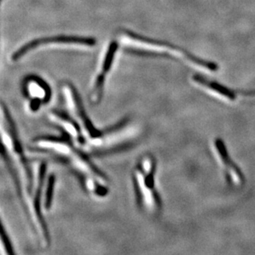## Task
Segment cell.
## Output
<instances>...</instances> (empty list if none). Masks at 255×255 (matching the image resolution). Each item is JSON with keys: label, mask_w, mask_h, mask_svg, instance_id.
Returning <instances> with one entry per match:
<instances>
[{"label": "cell", "mask_w": 255, "mask_h": 255, "mask_svg": "<svg viewBox=\"0 0 255 255\" xmlns=\"http://www.w3.org/2000/svg\"><path fill=\"white\" fill-rule=\"evenodd\" d=\"M23 91L28 99L29 109L32 113L38 111L41 106L48 104L52 95L47 83L37 76H28L25 79Z\"/></svg>", "instance_id": "cell-6"}, {"label": "cell", "mask_w": 255, "mask_h": 255, "mask_svg": "<svg viewBox=\"0 0 255 255\" xmlns=\"http://www.w3.org/2000/svg\"><path fill=\"white\" fill-rule=\"evenodd\" d=\"M55 185H56V177L54 174H51L46 179L44 186L43 207L46 211L51 209L52 201H53Z\"/></svg>", "instance_id": "cell-10"}, {"label": "cell", "mask_w": 255, "mask_h": 255, "mask_svg": "<svg viewBox=\"0 0 255 255\" xmlns=\"http://www.w3.org/2000/svg\"><path fill=\"white\" fill-rule=\"evenodd\" d=\"M156 161L151 155H144L133 172V182L138 204L149 213H158L161 200L155 187Z\"/></svg>", "instance_id": "cell-2"}, {"label": "cell", "mask_w": 255, "mask_h": 255, "mask_svg": "<svg viewBox=\"0 0 255 255\" xmlns=\"http://www.w3.org/2000/svg\"><path fill=\"white\" fill-rule=\"evenodd\" d=\"M48 118L51 123L57 126L66 134L70 141L86 153H90L89 143L85 134L80 126L69 114L54 110L49 113Z\"/></svg>", "instance_id": "cell-4"}, {"label": "cell", "mask_w": 255, "mask_h": 255, "mask_svg": "<svg viewBox=\"0 0 255 255\" xmlns=\"http://www.w3.org/2000/svg\"><path fill=\"white\" fill-rule=\"evenodd\" d=\"M32 148L48 152L65 159L80 176L86 190L93 195L105 197L109 193V178L93 162L87 153L73 142L56 137H41L34 140Z\"/></svg>", "instance_id": "cell-1"}, {"label": "cell", "mask_w": 255, "mask_h": 255, "mask_svg": "<svg viewBox=\"0 0 255 255\" xmlns=\"http://www.w3.org/2000/svg\"><path fill=\"white\" fill-rule=\"evenodd\" d=\"M118 44L116 41H112L104 57V62L102 65L101 71L97 75L94 80V85L89 94V102L93 106L100 104L104 96V85L107 75L111 70L115 58L116 52L118 51Z\"/></svg>", "instance_id": "cell-7"}, {"label": "cell", "mask_w": 255, "mask_h": 255, "mask_svg": "<svg viewBox=\"0 0 255 255\" xmlns=\"http://www.w3.org/2000/svg\"><path fill=\"white\" fill-rule=\"evenodd\" d=\"M193 80H195L196 82L199 83L200 85H204L207 86V88L212 89L213 91L217 92L220 95L230 99L231 101H233L236 99V94L233 91H231V89H227V87L223 86V85L217 84V83L213 82L211 80H207L205 78L201 77L198 75H195L193 77Z\"/></svg>", "instance_id": "cell-9"}, {"label": "cell", "mask_w": 255, "mask_h": 255, "mask_svg": "<svg viewBox=\"0 0 255 255\" xmlns=\"http://www.w3.org/2000/svg\"><path fill=\"white\" fill-rule=\"evenodd\" d=\"M61 89L69 115L80 126L85 134L89 143L90 153L104 152L105 131L97 129L89 119L76 89L70 83H65Z\"/></svg>", "instance_id": "cell-3"}, {"label": "cell", "mask_w": 255, "mask_h": 255, "mask_svg": "<svg viewBox=\"0 0 255 255\" xmlns=\"http://www.w3.org/2000/svg\"><path fill=\"white\" fill-rule=\"evenodd\" d=\"M51 43L75 44L82 46H94L96 45L97 40L94 37H85V36H66V35H59V36H49L43 38L34 39L20 47L17 51H15L12 55V61L20 60L22 56L28 53L29 51L39 46H45Z\"/></svg>", "instance_id": "cell-5"}, {"label": "cell", "mask_w": 255, "mask_h": 255, "mask_svg": "<svg viewBox=\"0 0 255 255\" xmlns=\"http://www.w3.org/2000/svg\"><path fill=\"white\" fill-rule=\"evenodd\" d=\"M215 145L217 148V152L219 153L222 164L226 168L225 172H226V175H227L229 183H231V185L236 186V187L243 185L244 181H245L243 173H241V171L240 170L238 167L236 166V164L230 158L224 142L222 141L221 139H217L215 141Z\"/></svg>", "instance_id": "cell-8"}, {"label": "cell", "mask_w": 255, "mask_h": 255, "mask_svg": "<svg viewBox=\"0 0 255 255\" xmlns=\"http://www.w3.org/2000/svg\"><path fill=\"white\" fill-rule=\"evenodd\" d=\"M1 249H2V253H4L5 255H14L12 244L3 226H2L1 228Z\"/></svg>", "instance_id": "cell-11"}]
</instances>
